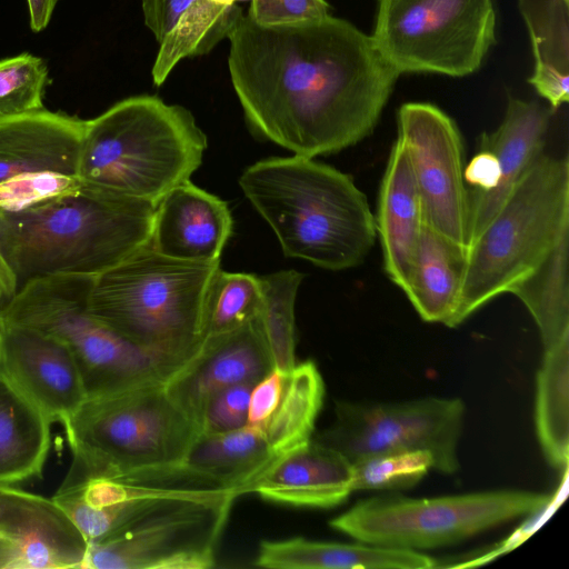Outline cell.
Masks as SVG:
<instances>
[{"mask_svg": "<svg viewBox=\"0 0 569 569\" xmlns=\"http://www.w3.org/2000/svg\"><path fill=\"white\" fill-rule=\"evenodd\" d=\"M231 233L228 204L187 181L157 203L150 246L172 259L216 263Z\"/></svg>", "mask_w": 569, "mask_h": 569, "instance_id": "ac0fdd59", "label": "cell"}, {"mask_svg": "<svg viewBox=\"0 0 569 569\" xmlns=\"http://www.w3.org/2000/svg\"><path fill=\"white\" fill-rule=\"evenodd\" d=\"M81 188L77 174L40 171L20 174L0 182V211L18 213Z\"/></svg>", "mask_w": 569, "mask_h": 569, "instance_id": "d590c367", "label": "cell"}, {"mask_svg": "<svg viewBox=\"0 0 569 569\" xmlns=\"http://www.w3.org/2000/svg\"><path fill=\"white\" fill-rule=\"evenodd\" d=\"M273 369L258 316L233 331L204 339L164 387L199 427L203 408L214 395L239 383H257Z\"/></svg>", "mask_w": 569, "mask_h": 569, "instance_id": "e0dca14e", "label": "cell"}, {"mask_svg": "<svg viewBox=\"0 0 569 569\" xmlns=\"http://www.w3.org/2000/svg\"><path fill=\"white\" fill-rule=\"evenodd\" d=\"M352 467L353 491L397 490L418 483L433 468V459L425 450L389 452L359 459Z\"/></svg>", "mask_w": 569, "mask_h": 569, "instance_id": "e575fe53", "label": "cell"}, {"mask_svg": "<svg viewBox=\"0 0 569 569\" xmlns=\"http://www.w3.org/2000/svg\"><path fill=\"white\" fill-rule=\"evenodd\" d=\"M84 124L46 108L0 117V182L40 171L77 174Z\"/></svg>", "mask_w": 569, "mask_h": 569, "instance_id": "44dd1931", "label": "cell"}, {"mask_svg": "<svg viewBox=\"0 0 569 569\" xmlns=\"http://www.w3.org/2000/svg\"><path fill=\"white\" fill-rule=\"evenodd\" d=\"M375 220L385 272L403 290L420 238L423 213L409 159L398 137L381 180Z\"/></svg>", "mask_w": 569, "mask_h": 569, "instance_id": "7402d4cb", "label": "cell"}, {"mask_svg": "<svg viewBox=\"0 0 569 569\" xmlns=\"http://www.w3.org/2000/svg\"><path fill=\"white\" fill-rule=\"evenodd\" d=\"M212 488L220 487L174 475L121 478L86 475L69 468L52 498L73 520L88 543H92L172 499Z\"/></svg>", "mask_w": 569, "mask_h": 569, "instance_id": "5bb4252c", "label": "cell"}, {"mask_svg": "<svg viewBox=\"0 0 569 569\" xmlns=\"http://www.w3.org/2000/svg\"><path fill=\"white\" fill-rule=\"evenodd\" d=\"M242 16L237 4L220 6L208 0H194L159 42L152 67L153 83L162 84L180 60L211 51L229 37Z\"/></svg>", "mask_w": 569, "mask_h": 569, "instance_id": "4dcf8cb0", "label": "cell"}, {"mask_svg": "<svg viewBox=\"0 0 569 569\" xmlns=\"http://www.w3.org/2000/svg\"><path fill=\"white\" fill-rule=\"evenodd\" d=\"M550 501L548 495L526 490H492L430 499L386 495L358 502L329 525L363 543L407 550L431 549L539 513Z\"/></svg>", "mask_w": 569, "mask_h": 569, "instance_id": "9c48e42d", "label": "cell"}, {"mask_svg": "<svg viewBox=\"0 0 569 569\" xmlns=\"http://www.w3.org/2000/svg\"><path fill=\"white\" fill-rule=\"evenodd\" d=\"M500 166L493 152L478 147L476 154L465 166L463 178L470 194L492 191L500 181Z\"/></svg>", "mask_w": 569, "mask_h": 569, "instance_id": "ab89813d", "label": "cell"}, {"mask_svg": "<svg viewBox=\"0 0 569 569\" xmlns=\"http://www.w3.org/2000/svg\"><path fill=\"white\" fill-rule=\"evenodd\" d=\"M284 373L273 369L253 386L249 400L248 426L260 430L266 423L279 400Z\"/></svg>", "mask_w": 569, "mask_h": 569, "instance_id": "f35d334b", "label": "cell"}, {"mask_svg": "<svg viewBox=\"0 0 569 569\" xmlns=\"http://www.w3.org/2000/svg\"><path fill=\"white\" fill-rule=\"evenodd\" d=\"M212 3L220 4V6H233L237 1H244V0H208Z\"/></svg>", "mask_w": 569, "mask_h": 569, "instance_id": "ee69618b", "label": "cell"}, {"mask_svg": "<svg viewBox=\"0 0 569 569\" xmlns=\"http://www.w3.org/2000/svg\"><path fill=\"white\" fill-rule=\"evenodd\" d=\"M568 254L569 234L509 290L532 316L545 350L569 337Z\"/></svg>", "mask_w": 569, "mask_h": 569, "instance_id": "f1b7e54d", "label": "cell"}, {"mask_svg": "<svg viewBox=\"0 0 569 569\" xmlns=\"http://www.w3.org/2000/svg\"><path fill=\"white\" fill-rule=\"evenodd\" d=\"M303 278L293 269L259 277L263 298L259 320L273 368L281 372L297 363L295 303Z\"/></svg>", "mask_w": 569, "mask_h": 569, "instance_id": "1f68e13d", "label": "cell"}, {"mask_svg": "<svg viewBox=\"0 0 569 569\" xmlns=\"http://www.w3.org/2000/svg\"><path fill=\"white\" fill-rule=\"evenodd\" d=\"M467 254L423 221L403 292L423 321L449 327L458 307Z\"/></svg>", "mask_w": 569, "mask_h": 569, "instance_id": "484cf974", "label": "cell"}, {"mask_svg": "<svg viewBox=\"0 0 569 569\" xmlns=\"http://www.w3.org/2000/svg\"><path fill=\"white\" fill-rule=\"evenodd\" d=\"M551 112L536 101L509 98L500 126L480 137L478 147L495 153L501 173L492 191L469 193L468 250L500 210L523 173L543 152Z\"/></svg>", "mask_w": 569, "mask_h": 569, "instance_id": "d6986e66", "label": "cell"}, {"mask_svg": "<svg viewBox=\"0 0 569 569\" xmlns=\"http://www.w3.org/2000/svg\"><path fill=\"white\" fill-rule=\"evenodd\" d=\"M51 425L0 367V485L42 477Z\"/></svg>", "mask_w": 569, "mask_h": 569, "instance_id": "d4e9b609", "label": "cell"}, {"mask_svg": "<svg viewBox=\"0 0 569 569\" xmlns=\"http://www.w3.org/2000/svg\"><path fill=\"white\" fill-rule=\"evenodd\" d=\"M569 234V161L541 152L467 252L453 328L530 273Z\"/></svg>", "mask_w": 569, "mask_h": 569, "instance_id": "8992f818", "label": "cell"}, {"mask_svg": "<svg viewBox=\"0 0 569 569\" xmlns=\"http://www.w3.org/2000/svg\"><path fill=\"white\" fill-rule=\"evenodd\" d=\"M254 565L270 569H427L436 561L416 550L296 537L262 541Z\"/></svg>", "mask_w": 569, "mask_h": 569, "instance_id": "cb8c5ba5", "label": "cell"}, {"mask_svg": "<svg viewBox=\"0 0 569 569\" xmlns=\"http://www.w3.org/2000/svg\"><path fill=\"white\" fill-rule=\"evenodd\" d=\"M88 541L53 499L0 485L1 569H83Z\"/></svg>", "mask_w": 569, "mask_h": 569, "instance_id": "9a60e30c", "label": "cell"}, {"mask_svg": "<svg viewBox=\"0 0 569 569\" xmlns=\"http://www.w3.org/2000/svg\"><path fill=\"white\" fill-rule=\"evenodd\" d=\"M284 256L340 271L357 267L376 239V220L351 176L302 156L268 158L239 178Z\"/></svg>", "mask_w": 569, "mask_h": 569, "instance_id": "7a4b0ae2", "label": "cell"}, {"mask_svg": "<svg viewBox=\"0 0 569 569\" xmlns=\"http://www.w3.org/2000/svg\"><path fill=\"white\" fill-rule=\"evenodd\" d=\"M421 199L423 221L451 244L468 252L469 190L465 152L456 122L438 107L408 102L397 116Z\"/></svg>", "mask_w": 569, "mask_h": 569, "instance_id": "4fadbf2b", "label": "cell"}, {"mask_svg": "<svg viewBox=\"0 0 569 569\" xmlns=\"http://www.w3.org/2000/svg\"><path fill=\"white\" fill-rule=\"evenodd\" d=\"M465 411L458 398L337 401L335 421L312 439L339 451L351 463L376 455L425 450L432 456L433 469L453 473L459 468L457 449Z\"/></svg>", "mask_w": 569, "mask_h": 569, "instance_id": "7c38bea8", "label": "cell"}, {"mask_svg": "<svg viewBox=\"0 0 569 569\" xmlns=\"http://www.w3.org/2000/svg\"><path fill=\"white\" fill-rule=\"evenodd\" d=\"M230 489L172 499L122 530L88 543L83 569H208L229 511Z\"/></svg>", "mask_w": 569, "mask_h": 569, "instance_id": "8fae6325", "label": "cell"}, {"mask_svg": "<svg viewBox=\"0 0 569 569\" xmlns=\"http://www.w3.org/2000/svg\"><path fill=\"white\" fill-rule=\"evenodd\" d=\"M194 0H142L146 26L160 42Z\"/></svg>", "mask_w": 569, "mask_h": 569, "instance_id": "60d3db41", "label": "cell"}, {"mask_svg": "<svg viewBox=\"0 0 569 569\" xmlns=\"http://www.w3.org/2000/svg\"><path fill=\"white\" fill-rule=\"evenodd\" d=\"M93 277L31 279L0 308V318L60 340L76 359L87 398L166 381L177 371L172 365L127 340L88 311Z\"/></svg>", "mask_w": 569, "mask_h": 569, "instance_id": "ba28073f", "label": "cell"}, {"mask_svg": "<svg viewBox=\"0 0 569 569\" xmlns=\"http://www.w3.org/2000/svg\"><path fill=\"white\" fill-rule=\"evenodd\" d=\"M18 281L0 251V308L17 292Z\"/></svg>", "mask_w": 569, "mask_h": 569, "instance_id": "7bdbcfd3", "label": "cell"}, {"mask_svg": "<svg viewBox=\"0 0 569 569\" xmlns=\"http://www.w3.org/2000/svg\"><path fill=\"white\" fill-rule=\"evenodd\" d=\"M352 491V463L312 438L277 457L250 490L269 501L310 508H332Z\"/></svg>", "mask_w": 569, "mask_h": 569, "instance_id": "ffe728a7", "label": "cell"}, {"mask_svg": "<svg viewBox=\"0 0 569 569\" xmlns=\"http://www.w3.org/2000/svg\"><path fill=\"white\" fill-rule=\"evenodd\" d=\"M59 0H27L30 28L33 32L46 29Z\"/></svg>", "mask_w": 569, "mask_h": 569, "instance_id": "b9f144b4", "label": "cell"}, {"mask_svg": "<svg viewBox=\"0 0 569 569\" xmlns=\"http://www.w3.org/2000/svg\"><path fill=\"white\" fill-rule=\"evenodd\" d=\"M50 82L47 63L40 57L22 52L0 60V117L43 109Z\"/></svg>", "mask_w": 569, "mask_h": 569, "instance_id": "836d02e7", "label": "cell"}, {"mask_svg": "<svg viewBox=\"0 0 569 569\" xmlns=\"http://www.w3.org/2000/svg\"><path fill=\"white\" fill-rule=\"evenodd\" d=\"M63 427L70 468L111 477L170 470L200 435L164 381L87 398Z\"/></svg>", "mask_w": 569, "mask_h": 569, "instance_id": "52a82bcc", "label": "cell"}, {"mask_svg": "<svg viewBox=\"0 0 569 569\" xmlns=\"http://www.w3.org/2000/svg\"><path fill=\"white\" fill-rule=\"evenodd\" d=\"M254 385L239 383L214 395L201 413L200 435L228 432L248 426L249 400Z\"/></svg>", "mask_w": 569, "mask_h": 569, "instance_id": "8d00e7d4", "label": "cell"}, {"mask_svg": "<svg viewBox=\"0 0 569 569\" xmlns=\"http://www.w3.org/2000/svg\"><path fill=\"white\" fill-rule=\"evenodd\" d=\"M329 14L325 0H251L247 16L262 26L319 19Z\"/></svg>", "mask_w": 569, "mask_h": 569, "instance_id": "74e56055", "label": "cell"}, {"mask_svg": "<svg viewBox=\"0 0 569 569\" xmlns=\"http://www.w3.org/2000/svg\"><path fill=\"white\" fill-rule=\"evenodd\" d=\"M154 208L81 183L26 211H0V251L18 288L47 276H97L150 244Z\"/></svg>", "mask_w": 569, "mask_h": 569, "instance_id": "3957f363", "label": "cell"}, {"mask_svg": "<svg viewBox=\"0 0 569 569\" xmlns=\"http://www.w3.org/2000/svg\"><path fill=\"white\" fill-rule=\"evenodd\" d=\"M535 59L529 83L555 111L569 100V0H519Z\"/></svg>", "mask_w": 569, "mask_h": 569, "instance_id": "4316f807", "label": "cell"}, {"mask_svg": "<svg viewBox=\"0 0 569 569\" xmlns=\"http://www.w3.org/2000/svg\"><path fill=\"white\" fill-rule=\"evenodd\" d=\"M262 302L258 276L227 272L219 268L207 295L204 339L233 331L252 321L261 313Z\"/></svg>", "mask_w": 569, "mask_h": 569, "instance_id": "d6a6232c", "label": "cell"}, {"mask_svg": "<svg viewBox=\"0 0 569 569\" xmlns=\"http://www.w3.org/2000/svg\"><path fill=\"white\" fill-rule=\"evenodd\" d=\"M537 433L548 461L567 470L569 460V337L545 350L537 375Z\"/></svg>", "mask_w": 569, "mask_h": 569, "instance_id": "f546056e", "label": "cell"}, {"mask_svg": "<svg viewBox=\"0 0 569 569\" xmlns=\"http://www.w3.org/2000/svg\"><path fill=\"white\" fill-rule=\"evenodd\" d=\"M492 0H378L372 41L399 74L463 77L496 41Z\"/></svg>", "mask_w": 569, "mask_h": 569, "instance_id": "30bf717a", "label": "cell"}, {"mask_svg": "<svg viewBox=\"0 0 569 569\" xmlns=\"http://www.w3.org/2000/svg\"><path fill=\"white\" fill-rule=\"evenodd\" d=\"M228 39L249 127L296 156L331 154L367 138L399 77L371 36L330 14L279 26L243 14Z\"/></svg>", "mask_w": 569, "mask_h": 569, "instance_id": "6da1fadb", "label": "cell"}, {"mask_svg": "<svg viewBox=\"0 0 569 569\" xmlns=\"http://www.w3.org/2000/svg\"><path fill=\"white\" fill-rule=\"evenodd\" d=\"M207 146L186 108L156 96L129 97L86 120L77 176L82 186L156 207L190 181Z\"/></svg>", "mask_w": 569, "mask_h": 569, "instance_id": "277c9868", "label": "cell"}, {"mask_svg": "<svg viewBox=\"0 0 569 569\" xmlns=\"http://www.w3.org/2000/svg\"><path fill=\"white\" fill-rule=\"evenodd\" d=\"M274 459L262 432L246 426L228 432L199 435L170 470L240 496L250 492L253 482Z\"/></svg>", "mask_w": 569, "mask_h": 569, "instance_id": "603a6c76", "label": "cell"}, {"mask_svg": "<svg viewBox=\"0 0 569 569\" xmlns=\"http://www.w3.org/2000/svg\"><path fill=\"white\" fill-rule=\"evenodd\" d=\"M325 397L322 377L312 361L284 373L279 400L260 431L277 457L312 438Z\"/></svg>", "mask_w": 569, "mask_h": 569, "instance_id": "83f0119b", "label": "cell"}, {"mask_svg": "<svg viewBox=\"0 0 569 569\" xmlns=\"http://www.w3.org/2000/svg\"><path fill=\"white\" fill-rule=\"evenodd\" d=\"M219 268L172 259L149 244L93 277L88 311L179 370L203 342L207 295Z\"/></svg>", "mask_w": 569, "mask_h": 569, "instance_id": "5b68a950", "label": "cell"}, {"mask_svg": "<svg viewBox=\"0 0 569 569\" xmlns=\"http://www.w3.org/2000/svg\"><path fill=\"white\" fill-rule=\"evenodd\" d=\"M0 367L52 423L64 426L87 399L76 359L60 340L2 318Z\"/></svg>", "mask_w": 569, "mask_h": 569, "instance_id": "2e32d148", "label": "cell"}]
</instances>
